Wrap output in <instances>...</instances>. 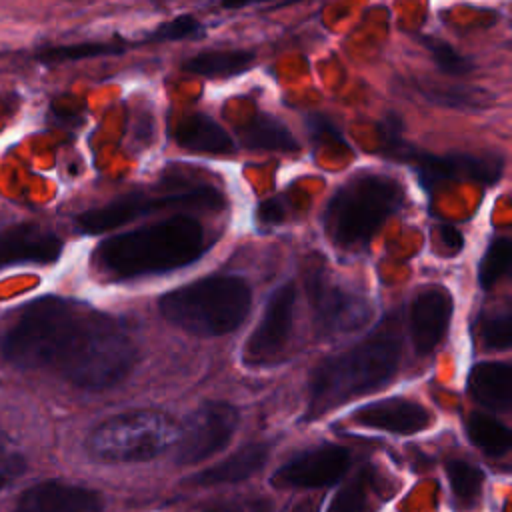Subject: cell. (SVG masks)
I'll use <instances>...</instances> for the list:
<instances>
[{
    "mask_svg": "<svg viewBox=\"0 0 512 512\" xmlns=\"http://www.w3.org/2000/svg\"><path fill=\"white\" fill-rule=\"evenodd\" d=\"M2 352L18 368L48 370L86 390L118 384L138 356L116 318L62 296L28 302L4 332Z\"/></svg>",
    "mask_w": 512,
    "mask_h": 512,
    "instance_id": "6da1fadb",
    "label": "cell"
},
{
    "mask_svg": "<svg viewBox=\"0 0 512 512\" xmlns=\"http://www.w3.org/2000/svg\"><path fill=\"white\" fill-rule=\"evenodd\" d=\"M204 250L202 224L178 214L104 240L94 252V266L106 278L128 280L184 268Z\"/></svg>",
    "mask_w": 512,
    "mask_h": 512,
    "instance_id": "7a4b0ae2",
    "label": "cell"
},
{
    "mask_svg": "<svg viewBox=\"0 0 512 512\" xmlns=\"http://www.w3.org/2000/svg\"><path fill=\"white\" fill-rule=\"evenodd\" d=\"M400 352L402 346L396 332L380 326L356 346L326 358L310 376L306 418H316L384 386L398 370Z\"/></svg>",
    "mask_w": 512,
    "mask_h": 512,
    "instance_id": "3957f363",
    "label": "cell"
},
{
    "mask_svg": "<svg viewBox=\"0 0 512 512\" xmlns=\"http://www.w3.org/2000/svg\"><path fill=\"white\" fill-rule=\"evenodd\" d=\"M250 288L238 276L214 274L166 292L158 300L160 314L196 336L234 332L250 312Z\"/></svg>",
    "mask_w": 512,
    "mask_h": 512,
    "instance_id": "277c9868",
    "label": "cell"
},
{
    "mask_svg": "<svg viewBox=\"0 0 512 512\" xmlns=\"http://www.w3.org/2000/svg\"><path fill=\"white\" fill-rule=\"evenodd\" d=\"M402 186L384 174H356L330 198L324 212L328 238L354 250L372 240L378 228L402 206Z\"/></svg>",
    "mask_w": 512,
    "mask_h": 512,
    "instance_id": "5b68a950",
    "label": "cell"
},
{
    "mask_svg": "<svg viewBox=\"0 0 512 512\" xmlns=\"http://www.w3.org/2000/svg\"><path fill=\"white\" fill-rule=\"evenodd\" d=\"M178 436V426L162 412L134 410L98 424L88 436V452L102 462H144L166 452Z\"/></svg>",
    "mask_w": 512,
    "mask_h": 512,
    "instance_id": "8992f818",
    "label": "cell"
},
{
    "mask_svg": "<svg viewBox=\"0 0 512 512\" xmlns=\"http://www.w3.org/2000/svg\"><path fill=\"white\" fill-rule=\"evenodd\" d=\"M382 128V152L410 164L418 174V180L426 188H432L446 180H472L480 184H494L502 176L504 160L498 154H430L416 150L402 140L400 120L392 112L386 114Z\"/></svg>",
    "mask_w": 512,
    "mask_h": 512,
    "instance_id": "52a82bcc",
    "label": "cell"
},
{
    "mask_svg": "<svg viewBox=\"0 0 512 512\" xmlns=\"http://www.w3.org/2000/svg\"><path fill=\"white\" fill-rule=\"evenodd\" d=\"M224 206V196L210 186H198L184 192H172L162 196H148L144 192H130L112 202L90 208L76 216V228L84 234H100L114 230L140 216L168 210V208H210L218 210Z\"/></svg>",
    "mask_w": 512,
    "mask_h": 512,
    "instance_id": "ba28073f",
    "label": "cell"
},
{
    "mask_svg": "<svg viewBox=\"0 0 512 512\" xmlns=\"http://www.w3.org/2000/svg\"><path fill=\"white\" fill-rule=\"evenodd\" d=\"M238 410L226 402H208L192 412L176 436V464L192 466L226 448L238 428Z\"/></svg>",
    "mask_w": 512,
    "mask_h": 512,
    "instance_id": "9c48e42d",
    "label": "cell"
},
{
    "mask_svg": "<svg viewBox=\"0 0 512 512\" xmlns=\"http://www.w3.org/2000/svg\"><path fill=\"white\" fill-rule=\"evenodd\" d=\"M308 294L316 312L318 326L324 332H350L370 320L368 300L334 280L322 268L308 276Z\"/></svg>",
    "mask_w": 512,
    "mask_h": 512,
    "instance_id": "30bf717a",
    "label": "cell"
},
{
    "mask_svg": "<svg viewBox=\"0 0 512 512\" xmlns=\"http://www.w3.org/2000/svg\"><path fill=\"white\" fill-rule=\"evenodd\" d=\"M296 304V288L292 282L278 286L262 312L256 330L246 340L242 360L248 366L272 364L286 348V340L292 330V316Z\"/></svg>",
    "mask_w": 512,
    "mask_h": 512,
    "instance_id": "8fae6325",
    "label": "cell"
},
{
    "mask_svg": "<svg viewBox=\"0 0 512 512\" xmlns=\"http://www.w3.org/2000/svg\"><path fill=\"white\" fill-rule=\"evenodd\" d=\"M350 466V452L336 444L316 446L286 462L272 476L278 488H318L334 484Z\"/></svg>",
    "mask_w": 512,
    "mask_h": 512,
    "instance_id": "7c38bea8",
    "label": "cell"
},
{
    "mask_svg": "<svg viewBox=\"0 0 512 512\" xmlns=\"http://www.w3.org/2000/svg\"><path fill=\"white\" fill-rule=\"evenodd\" d=\"M104 498L100 492L60 482L46 480L30 486L18 498L14 512H102Z\"/></svg>",
    "mask_w": 512,
    "mask_h": 512,
    "instance_id": "4fadbf2b",
    "label": "cell"
},
{
    "mask_svg": "<svg viewBox=\"0 0 512 512\" xmlns=\"http://www.w3.org/2000/svg\"><path fill=\"white\" fill-rule=\"evenodd\" d=\"M60 252L62 240L38 224H16L0 230V268L24 262L48 264Z\"/></svg>",
    "mask_w": 512,
    "mask_h": 512,
    "instance_id": "5bb4252c",
    "label": "cell"
},
{
    "mask_svg": "<svg viewBox=\"0 0 512 512\" xmlns=\"http://www.w3.org/2000/svg\"><path fill=\"white\" fill-rule=\"evenodd\" d=\"M452 318V296L442 288H428L412 302L410 328L418 354H430L442 342Z\"/></svg>",
    "mask_w": 512,
    "mask_h": 512,
    "instance_id": "9a60e30c",
    "label": "cell"
},
{
    "mask_svg": "<svg viewBox=\"0 0 512 512\" xmlns=\"http://www.w3.org/2000/svg\"><path fill=\"white\" fill-rule=\"evenodd\" d=\"M354 420L362 426L392 434H416L428 428L430 414L418 402L406 398H386L358 408L354 412Z\"/></svg>",
    "mask_w": 512,
    "mask_h": 512,
    "instance_id": "2e32d148",
    "label": "cell"
},
{
    "mask_svg": "<svg viewBox=\"0 0 512 512\" xmlns=\"http://www.w3.org/2000/svg\"><path fill=\"white\" fill-rule=\"evenodd\" d=\"M270 444L266 442H252L242 446L238 452L228 456L226 460H220L218 464L202 470L194 478H190V484L194 486H218V484H234L242 482L250 476H254L268 460Z\"/></svg>",
    "mask_w": 512,
    "mask_h": 512,
    "instance_id": "e0dca14e",
    "label": "cell"
},
{
    "mask_svg": "<svg viewBox=\"0 0 512 512\" xmlns=\"http://www.w3.org/2000/svg\"><path fill=\"white\" fill-rule=\"evenodd\" d=\"M172 136L178 146L192 152L232 154L236 150V144L228 136V132L216 120L202 112H194L178 122Z\"/></svg>",
    "mask_w": 512,
    "mask_h": 512,
    "instance_id": "ac0fdd59",
    "label": "cell"
},
{
    "mask_svg": "<svg viewBox=\"0 0 512 512\" xmlns=\"http://www.w3.org/2000/svg\"><path fill=\"white\" fill-rule=\"evenodd\" d=\"M510 378L512 370L504 362H482L476 364L468 378L470 394L482 406L506 412L510 406Z\"/></svg>",
    "mask_w": 512,
    "mask_h": 512,
    "instance_id": "d6986e66",
    "label": "cell"
},
{
    "mask_svg": "<svg viewBox=\"0 0 512 512\" xmlns=\"http://www.w3.org/2000/svg\"><path fill=\"white\" fill-rule=\"evenodd\" d=\"M256 54L250 50H206L188 58L182 68L204 78H232L254 66Z\"/></svg>",
    "mask_w": 512,
    "mask_h": 512,
    "instance_id": "ffe728a7",
    "label": "cell"
},
{
    "mask_svg": "<svg viewBox=\"0 0 512 512\" xmlns=\"http://www.w3.org/2000/svg\"><path fill=\"white\" fill-rule=\"evenodd\" d=\"M238 134H240V144L246 148L280 150V152H288V150L294 152L300 148L298 140L292 136L286 124L266 112H256V116L244 128H240Z\"/></svg>",
    "mask_w": 512,
    "mask_h": 512,
    "instance_id": "44dd1931",
    "label": "cell"
},
{
    "mask_svg": "<svg viewBox=\"0 0 512 512\" xmlns=\"http://www.w3.org/2000/svg\"><path fill=\"white\" fill-rule=\"evenodd\" d=\"M130 42H122L118 38L114 40H84V42H72V44H58V46H44L34 52V60L44 66H56L64 62H78L88 58H100V56H112L126 52Z\"/></svg>",
    "mask_w": 512,
    "mask_h": 512,
    "instance_id": "7402d4cb",
    "label": "cell"
},
{
    "mask_svg": "<svg viewBox=\"0 0 512 512\" xmlns=\"http://www.w3.org/2000/svg\"><path fill=\"white\" fill-rule=\"evenodd\" d=\"M466 432L470 442L488 456H502L512 446L510 430L500 420L482 412L470 414L466 422Z\"/></svg>",
    "mask_w": 512,
    "mask_h": 512,
    "instance_id": "603a6c76",
    "label": "cell"
},
{
    "mask_svg": "<svg viewBox=\"0 0 512 512\" xmlns=\"http://www.w3.org/2000/svg\"><path fill=\"white\" fill-rule=\"evenodd\" d=\"M370 494V476L368 472H362L334 494L326 512H376V504Z\"/></svg>",
    "mask_w": 512,
    "mask_h": 512,
    "instance_id": "cb8c5ba5",
    "label": "cell"
},
{
    "mask_svg": "<svg viewBox=\"0 0 512 512\" xmlns=\"http://www.w3.org/2000/svg\"><path fill=\"white\" fill-rule=\"evenodd\" d=\"M446 474H448L452 492L460 502L472 504L480 496L482 484H484V472L474 464L460 458H450L446 462Z\"/></svg>",
    "mask_w": 512,
    "mask_h": 512,
    "instance_id": "d4e9b609",
    "label": "cell"
},
{
    "mask_svg": "<svg viewBox=\"0 0 512 512\" xmlns=\"http://www.w3.org/2000/svg\"><path fill=\"white\" fill-rule=\"evenodd\" d=\"M510 256H512V244L508 238H496L490 242L478 270V280L484 290L492 288L508 272Z\"/></svg>",
    "mask_w": 512,
    "mask_h": 512,
    "instance_id": "484cf974",
    "label": "cell"
},
{
    "mask_svg": "<svg viewBox=\"0 0 512 512\" xmlns=\"http://www.w3.org/2000/svg\"><path fill=\"white\" fill-rule=\"evenodd\" d=\"M420 42L430 52V56H432L434 64L438 66V70H442L448 76H464V74H468L474 68L470 58L462 56L454 46H450L448 42H444L440 38L422 36Z\"/></svg>",
    "mask_w": 512,
    "mask_h": 512,
    "instance_id": "4316f807",
    "label": "cell"
},
{
    "mask_svg": "<svg viewBox=\"0 0 512 512\" xmlns=\"http://www.w3.org/2000/svg\"><path fill=\"white\" fill-rule=\"evenodd\" d=\"M204 34V26L192 16L182 14L168 22L156 26L144 42H170V40H186V38H200Z\"/></svg>",
    "mask_w": 512,
    "mask_h": 512,
    "instance_id": "83f0119b",
    "label": "cell"
},
{
    "mask_svg": "<svg viewBox=\"0 0 512 512\" xmlns=\"http://www.w3.org/2000/svg\"><path fill=\"white\" fill-rule=\"evenodd\" d=\"M510 312L488 316L478 324V336L488 350H508L510 346Z\"/></svg>",
    "mask_w": 512,
    "mask_h": 512,
    "instance_id": "f1b7e54d",
    "label": "cell"
},
{
    "mask_svg": "<svg viewBox=\"0 0 512 512\" xmlns=\"http://www.w3.org/2000/svg\"><path fill=\"white\" fill-rule=\"evenodd\" d=\"M26 468V458L20 448L0 432V490L14 482Z\"/></svg>",
    "mask_w": 512,
    "mask_h": 512,
    "instance_id": "f546056e",
    "label": "cell"
},
{
    "mask_svg": "<svg viewBox=\"0 0 512 512\" xmlns=\"http://www.w3.org/2000/svg\"><path fill=\"white\" fill-rule=\"evenodd\" d=\"M198 512H272V502L266 498H226L208 502Z\"/></svg>",
    "mask_w": 512,
    "mask_h": 512,
    "instance_id": "4dcf8cb0",
    "label": "cell"
},
{
    "mask_svg": "<svg viewBox=\"0 0 512 512\" xmlns=\"http://www.w3.org/2000/svg\"><path fill=\"white\" fill-rule=\"evenodd\" d=\"M256 218H258V222L264 224V226H276V224L284 222V218H286V208H284V204H282L278 198H268V200L260 202L258 212H256Z\"/></svg>",
    "mask_w": 512,
    "mask_h": 512,
    "instance_id": "1f68e13d",
    "label": "cell"
},
{
    "mask_svg": "<svg viewBox=\"0 0 512 512\" xmlns=\"http://www.w3.org/2000/svg\"><path fill=\"white\" fill-rule=\"evenodd\" d=\"M440 238H442V242L446 244V248H450L454 254L462 248V244H464V238H462V234L456 230V228H452V226H440Z\"/></svg>",
    "mask_w": 512,
    "mask_h": 512,
    "instance_id": "d6a6232c",
    "label": "cell"
},
{
    "mask_svg": "<svg viewBox=\"0 0 512 512\" xmlns=\"http://www.w3.org/2000/svg\"><path fill=\"white\" fill-rule=\"evenodd\" d=\"M258 2H266V0H220V6L228 8V10H238V8H246V6L258 4Z\"/></svg>",
    "mask_w": 512,
    "mask_h": 512,
    "instance_id": "836d02e7",
    "label": "cell"
}]
</instances>
